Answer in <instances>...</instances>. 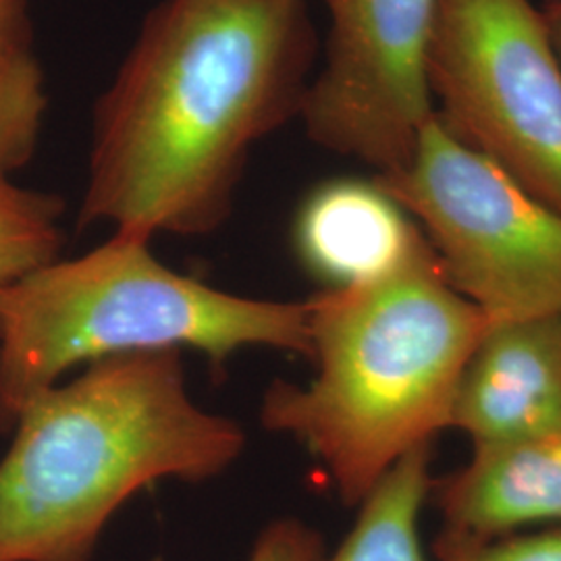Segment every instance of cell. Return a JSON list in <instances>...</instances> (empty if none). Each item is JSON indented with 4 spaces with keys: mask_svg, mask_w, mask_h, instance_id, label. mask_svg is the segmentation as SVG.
I'll return each mask as SVG.
<instances>
[{
    "mask_svg": "<svg viewBox=\"0 0 561 561\" xmlns=\"http://www.w3.org/2000/svg\"><path fill=\"white\" fill-rule=\"evenodd\" d=\"M308 59L304 0H162L96 106L81 225L219 229L252 146L300 113Z\"/></svg>",
    "mask_w": 561,
    "mask_h": 561,
    "instance_id": "obj_1",
    "label": "cell"
},
{
    "mask_svg": "<svg viewBox=\"0 0 561 561\" xmlns=\"http://www.w3.org/2000/svg\"><path fill=\"white\" fill-rule=\"evenodd\" d=\"M489 324L449 285L422 233L389 273L310 298L314 375L273 382L262 424L300 443L341 502L360 505L401 458L447 431Z\"/></svg>",
    "mask_w": 561,
    "mask_h": 561,
    "instance_id": "obj_2",
    "label": "cell"
},
{
    "mask_svg": "<svg viewBox=\"0 0 561 561\" xmlns=\"http://www.w3.org/2000/svg\"><path fill=\"white\" fill-rule=\"evenodd\" d=\"M0 460V561H92L104 528L159 481L240 460L238 422L192 400L180 350L88 364L30 401Z\"/></svg>",
    "mask_w": 561,
    "mask_h": 561,
    "instance_id": "obj_3",
    "label": "cell"
},
{
    "mask_svg": "<svg viewBox=\"0 0 561 561\" xmlns=\"http://www.w3.org/2000/svg\"><path fill=\"white\" fill-rule=\"evenodd\" d=\"M196 350L222 366L241 350L310 356V298L229 294L162 264L150 240L115 231L99 248L53 261L0 298V433L80 364Z\"/></svg>",
    "mask_w": 561,
    "mask_h": 561,
    "instance_id": "obj_4",
    "label": "cell"
},
{
    "mask_svg": "<svg viewBox=\"0 0 561 561\" xmlns=\"http://www.w3.org/2000/svg\"><path fill=\"white\" fill-rule=\"evenodd\" d=\"M375 180L486 321L561 317V213L458 140L437 113L405 167Z\"/></svg>",
    "mask_w": 561,
    "mask_h": 561,
    "instance_id": "obj_5",
    "label": "cell"
},
{
    "mask_svg": "<svg viewBox=\"0 0 561 561\" xmlns=\"http://www.w3.org/2000/svg\"><path fill=\"white\" fill-rule=\"evenodd\" d=\"M428 78L437 117L561 213V62L533 0H442Z\"/></svg>",
    "mask_w": 561,
    "mask_h": 561,
    "instance_id": "obj_6",
    "label": "cell"
},
{
    "mask_svg": "<svg viewBox=\"0 0 561 561\" xmlns=\"http://www.w3.org/2000/svg\"><path fill=\"white\" fill-rule=\"evenodd\" d=\"M324 65L301 96L310 140L398 173L437 108L428 62L442 0H322Z\"/></svg>",
    "mask_w": 561,
    "mask_h": 561,
    "instance_id": "obj_7",
    "label": "cell"
},
{
    "mask_svg": "<svg viewBox=\"0 0 561 561\" xmlns=\"http://www.w3.org/2000/svg\"><path fill=\"white\" fill-rule=\"evenodd\" d=\"M447 428L472 443L561 431V317L491 322L461 373Z\"/></svg>",
    "mask_w": 561,
    "mask_h": 561,
    "instance_id": "obj_8",
    "label": "cell"
},
{
    "mask_svg": "<svg viewBox=\"0 0 561 561\" xmlns=\"http://www.w3.org/2000/svg\"><path fill=\"white\" fill-rule=\"evenodd\" d=\"M472 458L433 482L445 530L495 541L524 526H561V431L472 443Z\"/></svg>",
    "mask_w": 561,
    "mask_h": 561,
    "instance_id": "obj_9",
    "label": "cell"
},
{
    "mask_svg": "<svg viewBox=\"0 0 561 561\" xmlns=\"http://www.w3.org/2000/svg\"><path fill=\"white\" fill-rule=\"evenodd\" d=\"M422 240L419 225L377 180L324 181L300 204L294 250L324 289L377 279Z\"/></svg>",
    "mask_w": 561,
    "mask_h": 561,
    "instance_id": "obj_10",
    "label": "cell"
},
{
    "mask_svg": "<svg viewBox=\"0 0 561 561\" xmlns=\"http://www.w3.org/2000/svg\"><path fill=\"white\" fill-rule=\"evenodd\" d=\"M433 445L401 458L362 500L358 518L333 553L321 561H428L421 514L433 493Z\"/></svg>",
    "mask_w": 561,
    "mask_h": 561,
    "instance_id": "obj_11",
    "label": "cell"
},
{
    "mask_svg": "<svg viewBox=\"0 0 561 561\" xmlns=\"http://www.w3.org/2000/svg\"><path fill=\"white\" fill-rule=\"evenodd\" d=\"M62 202L0 178V298L18 280L59 259Z\"/></svg>",
    "mask_w": 561,
    "mask_h": 561,
    "instance_id": "obj_12",
    "label": "cell"
},
{
    "mask_svg": "<svg viewBox=\"0 0 561 561\" xmlns=\"http://www.w3.org/2000/svg\"><path fill=\"white\" fill-rule=\"evenodd\" d=\"M44 111L38 62L25 48L0 50V178H9L32 159Z\"/></svg>",
    "mask_w": 561,
    "mask_h": 561,
    "instance_id": "obj_13",
    "label": "cell"
},
{
    "mask_svg": "<svg viewBox=\"0 0 561 561\" xmlns=\"http://www.w3.org/2000/svg\"><path fill=\"white\" fill-rule=\"evenodd\" d=\"M439 561H561V526L526 537L495 541H463L439 535L435 542Z\"/></svg>",
    "mask_w": 561,
    "mask_h": 561,
    "instance_id": "obj_14",
    "label": "cell"
},
{
    "mask_svg": "<svg viewBox=\"0 0 561 561\" xmlns=\"http://www.w3.org/2000/svg\"><path fill=\"white\" fill-rule=\"evenodd\" d=\"M321 535L298 518H279L262 528L248 561H321Z\"/></svg>",
    "mask_w": 561,
    "mask_h": 561,
    "instance_id": "obj_15",
    "label": "cell"
},
{
    "mask_svg": "<svg viewBox=\"0 0 561 561\" xmlns=\"http://www.w3.org/2000/svg\"><path fill=\"white\" fill-rule=\"evenodd\" d=\"M25 48L21 36L20 0H0V50Z\"/></svg>",
    "mask_w": 561,
    "mask_h": 561,
    "instance_id": "obj_16",
    "label": "cell"
},
{
    "mask_svg": "<svg viewBox=\"0 0 561 561\" xmlns=\"http://www.w3.org/2000/svg\"><path fill=\"white\" fill-rule=\"evenodd\" d=\"M541 13L561 62V0H547L541 7Z\"/></svg>",
    "mask_w": 561,
    "mask_h": 561,
    "instance_id": "obj_17",
    "label": "cell"
}]
</instances>
